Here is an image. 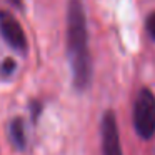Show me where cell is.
<instances>
[{
    "instance_id": "cell-1",
    "label": "cell",
    "mask_w": 155,
    "mask_h": 155,
    "mask_svg": "<svg viewBox=\"0 0 155 155\" xmlns=\"http://www.w3.org/2000/svg\"><path fill=\"white\" fill-rule=\"evenodd\" d=\"M67 50L72 67V82L75 90L84 92L90 87L94 64L88 50L87 18L82 0H68L67 7Z\"/></svg>"
},
{
    "instance_id": "cell-2",
    "label": "cell",
    "mask_w": 155,
    "mask_h": 155,
    "mask_svg": "<svg viewBox=\"0 0 155 155\" xmlns=\"http://www.w3.org/2000/svg\"><path fill=\"white\" fill-rule=\"evenodd\" d=\"M134 128L143 140L155 135V95L150 88H140L134 102Z\"/></svg>"
},
{
    "instance_id": "cell-3",
    "label": "cell",
    "mask_w": 155,
    "mask_h": 155,
    "mask_svg": "<svg viewBox=\"0 0 155 155\" xmlns=\"http://www.w3.org/2000/svg\"><path fill=\"white\" fill-rule=\"evenodd\" d=\"M0 35L14 50L25 54L27 52V37L17 18L7 10H0Z\"/></svg>"
},
{
    "instance_id": "cell-4",
    "label": "cell",
    "mask_w": 155,
    "mask_h": 155,
    "mask_svg": "<svg viewBox=\"0 0 155 155\" xmlns=\"http://www.w3.org/2000/svg\"><path fill=\"white\" fill-rule=\"evenodd\" d=\"M100 135H102V155H124L122 153L117 120H115V114L112 110H107L102 117Z\"/></svg>"
},
{
    "instance_id": "cell-5",
    "label": "cell",
    "mask_w": 155,
    "mask_h": 155,
    "mask_svg": "<svg viewBox=\"0 0 155 155\" xmlns=\"http://www.w3.org/2000/svg\"><path fill=\"white\" fill-rule=\"evenodd\" d=\"M8 137L17 150H25L27 147V135H25V122L22 117H15L8 124Z\"/></svg>"
},
{
    "instance_id": "cell-6",
    "label": "cell",
    "mask_w": 155,
    "mask_h": 155,
    "mask_svg": "<svg viewBox=\"0 0 155 155\" xmlns=\"http://www.w3.org/2000/svg\"><path fill=\"white\" fill-rule=\"evenodd\" d=\"M15 68H17V64H15L14 58H5V60L2 62V65H0V75L7 78L15 72Z\"/></svg>"
},
{
    "instance_id": "cell-7",
    "label": "cell",
    "mask_w": 155,
    "mask_h": 155,
    "mask_svg": "<svg viewBox=\"0 0 155 155\" xmlns=\"http://www.w3.org/2000/svg\"><path fill=\"white\" fill-rule=\"evenodd\" d=\"M28 110H30L32 122H34V124H37L38 117H40L42 110H44V105H42V102H38V100H32L30 104H28Z\"/></svg>"
},
{
    "instance_id": "cell-8",
    "label": "cell",
    "mask_w": 155,
    "mask_h": 155,
    "mask_svg": "<svg viewBox=\"0 0 155 155\" xmlns=\"http://www.w3.org/2000/svg\"><path fill=\"white\" fill-rule=\"evenodd\" d=\"M145 27H147V34H148V37H150L152 40H155V12L148 15Z\"/></svg>"
},
{
    "instance_id": "cell-9",
    "label": "cell",
    "mask_w": 155,
    "mask_h": 155,
    "mask_svg": "<svg viewBox=\"0 0 155 155\" xmlns=\"http://www.w3.org/2000/svg\"><path fill=\"white\" fill-rule=\"evenodd\" d=\"M8 2H10L12 5H14V7H17V8H22V0H8Z\"/></svg>"
}]
</instances>
